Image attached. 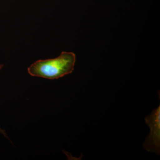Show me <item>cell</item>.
<instances>
[{
  "label": "cell",
  "mask_w": 160,
  "mask_h": 160,
  "mask_svg": "<svg viewBox=\"0 0 160 160\" xmlns=\"http://www.w3.org/2000/svg\"><path fill=\"white\" fill-rule=\"evenodd\" d=\"M0 133H2L3 135H4L5 136V137L7 138V139L9 140V137H8V135H7V134H6V131L5 130H3V129H2L1 128V126H0Z\"/></svg>",
  "instance_id": "cell-3"
},
{
  "label": "cell",
  "mask_w": 160,
  "mask_h": 160,
  "mask_svg": "<svg viewBox=\"0 0 160 160\" xmlns=\"http://www.w3.org/2000/svg\"><path fill=\"white\" fill-rule=\"evenodd\" d=\"M146 124L150 129V134L147 137L143 147L147 151L160 154V106L154 109L145 118Z\"/></svg>",
  "instance_id": "cell-2"
},
{
  "label": "cell",
  "mask_w": 160,
  "mask_h": 160,
  "mask_svg": "<svg viewBox=\"0 0 160 160\" xmlns=\"http://www.w3.org/2000/svg\"><path fill=\"white\" fill-rule=\"evenodd\" d=\"M3 65H2V64H0V70H1V69H2V68H3Z\"/></svg>",
  "instance_id": "cell-4"
},
{
  "label": "cell",
  "mask_w": 160,
  "mask_h": 160,
  "mask_svg": "<svg viewBox=\"0 0 160 160\" xmlns=\"http://www.w3.org/2000/svg\"><path fill=\"white\" fill-rule=\"evenodd\" d=\"M76 60L74 53L64 51L55 58L38 60L32 64L27 70L32 77L58 79L72 72Z\"/></svg>",
  "instance_id": "cell-1"
}]
</instances>
